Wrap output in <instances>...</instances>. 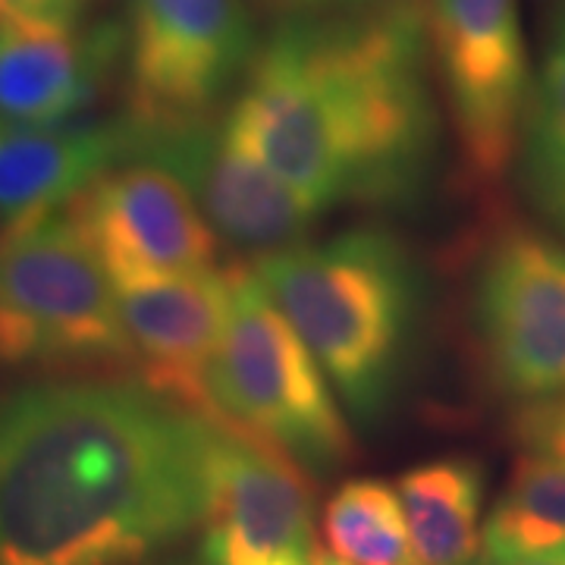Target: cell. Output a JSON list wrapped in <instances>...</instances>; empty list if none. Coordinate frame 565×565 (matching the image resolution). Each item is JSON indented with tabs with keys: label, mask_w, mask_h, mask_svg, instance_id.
<instances>
[{
	"label": "cell",
	"mask_w": 565,
	"mask_h": 565,
	"mask_svg": "<svg viewBox=\"0 0 565 565\" xmlns=\"http://www.w3.org/2000/svg\"><path fill=\"white\" fill-rule=\"evenodd\" d=\"M85 0H0V22H63L73 25Z\"/></svg>",
	"instance_id": "ffe728a7"
},
{
	"label": "cell",
	"mask_w": 565,
	"mask_h": 565,
	"mask_svg": "<svg viewBox=\"0 0 565 565\" xmlns=\"http://www.w3.org/2000/svg\"><path fill=\"white\" fill-rule=\"evenodd\" d=\"M415 565H478L484 556V471L452 456L408 468L396 481Z\"/></svg>",
	"instance_id": "9a60e30c"
},
{
	"label": "cell",
	"mask_w": 565,
	"mask_h": 565,
	"mask_svg": "<svg viewBox=\"0 0 565 565\" xmlns=\"http://www.w3.org/2000/svg\"><path fill=\"white\" fill-rule=\"evenodd\" d=\"M321 537L333 565H415L399 493L377 478H352L333 490Z\"/></svg>",
	"instance_id": "e0dca14e"
},
{
	"label": "cell",
	"mask_w": 565,
	"mask_h": 565,
	"mask_svg": "<svg viewBox=\"0 0 565 565\" xmlns=\"http://www.w3.org/2000/svg\"><path fill=\"white\" fill-rule=\"evenodd\" d=\"M132 367L154 396L226 427L214 403L211 371L233 302V267L117 286Z\"/></svg>",
	"instance_id": "7c38bea8"
},
{
	"label": "cell",
	"mask_w": 565,
	"mask_h": 565,
	"mask_svg": "<svg viewBox=\"0 0 565 565\" xmlns=\"http://www.w3.org/2000/svg\"><path fill=\"white\" fill-rule=\"evenodd\" d=\"M430 39L468 173L478 182L503 180L531 98L515 0H430Z\"/></svg>",
	"instance_id": "52a82bcc"
},
{
	"label": "cell",
	"mask_w": 565,
	"mask_h": 565,
	"mask_svg": "<svg viewBox=\"0 0 565 565\" xmlns=\"http://www.w3.org/2000/svg\"><path fill=\"white\" fill-rule=\"evenodd\" d=\"M223 422L327 475L352 456L327 374L255 270L233 267V302L211 371Z\"/></svg>",
	"instance_id": "277c9868"
},
{
	"label": "cell",
	"mask_w": 565,
	"mask_h": 565,
	"mask_svg": "<svg viewBox=\"0 0 565 565\" xmlns=\"http://www.w3.org/2000/svg\"><path fill=\"white\" fill-rule=\"evenodd\" d=\"M66 214L102 255L114 286L217 270V233L180 177L158 161L117 163Z\"/></svg>",
	"instance_id": "9c48e42d"
},
{
	"label": "cell",
	"mask_w": 565,
	"mask_h": 565,
	"mask_svg": "<svg viewBox=\"0 0 565 565\" xmlns=\"http://www.w3.org/2000/svg\"><path fill=\"white\" fill-rule=\"evenodd\" d=\"M515 430H519V440L531 452H546V456L565 459V396L525 408Z\"/></svg>",
	"instance_id": "d6986e66"
},
{
	"label": "cell",
	"mask_w": 565,
	"mask_h": 565,
	"mask_svg": "<svg viewBox=\"0 0 565 565\" xmlns=\"http://www.w3.org/2000/svg\"><path fill=\"white\" fill-rule=\"evenodd\" d=\"M202 556L214 565H315V505L302 468L243 430L211 427Z\"/></svg>",
	"instance_id": "ba28073f"
},
{
	"label": "cell",
	"mask_w": 565,
	"mask_h": 565,
	"mask_svg": "<svg viewBox=\"0 0 565 565\" xmlns=\"http://www.w3.org/2000/svg\"><path fill=\"white\" fill-rule=\"evenodd\" d=\"M136 158L173 170L217 239L255 258L302 245L321 217L318 204L245 151L223 122H202L177 132H139Z\"/></svg>",
	"instance_id": "30bf717a"
},
{
	"label": "cell",
	"mask_w": 565,
	"mask_h": 565,
	"mask_svg": "<svg viewBox=\"0 0 565 565\" xmlns=\"http://www.w3.org/2000/svg\"><path fill=\"white\" fill-rule=\"evenodd\" d=\"M114 41V32L82 39L63 22H0V120H73L95 98Z\"/></svg>",
	"instance_id": "5bb4252c"
},
{
	"label": "cell",
	"mask_w": 565,
	"mask_h": 565,
	"mask_svg": "<svg viewBox=\"0 0 565 565\" xmlns=\"http://www.w3.org/2000/svg\"><path fill=\"white\" fill-rule=\"evenodd\" d=\"M223 126L321 211L403 199L434 151L415 29H286L258 54Z\"/></svg>",
	"instance_id": "7a4b0ae2"
},
{
	"label": "cell",
	"mask_w": 565,
	"mask_h": 565,
	"mask_svg": "<svg viewBox=\"0 0 565 565\" xmlns=\"http://www.w3.org/2000/svg\"><path fill=\"white\" fill-rule=\"evenodd\" d=\"M565 553V459L525 452L484 522L481 565Z\"/></svg>",
	"instance_id": "2e32d148"
},
{
	"label": "cell",
	"mask_w": 565,
	"mask_h": 565,
	"mask_svg": "<svg viewBox=\"0 0 565 565\" xmlns=\"http://www.w3.org/2000/svg\"><path fill=\"white\" fill-rule=\"evenodd\" d=\"M163 565H214L207 556H202V553H195V556H182V559H170V563Z\"/></svg>",
	"instance_id": "7402d4cb"
},
{
	"label": "cell",
	"mask_w": 565,
	"mask_h": 565,
	"mask_svg": "<svg viewBox=\"0 0 565 565\" xmlns=\"http://www.w3.org/2000/svg\"><path fill=\"white\" fill-rule=\"evenodd\" d=\"M475 321L490 371L509 393L565 390V248L509 233L475 282Z\"/></svg>",
	"instance_id": "8fae6325"
},
{
	"label": "cell",
	"mask_w": 565,
	"mask_h": 565,
	"mask_svg": "<svg viewBox=\"0 0 565 565\" xmlns=\"http://www.w3.org/2000/svg\"><path fill=\"white\" fill-rule=\"evenodd\" d=\"M255 274L343 403L377 418L399 377L415 282L399 243L355 230L255 262Z\"/></svg>",
	"instance_id": "3957f363"
},
{
	"label": "cell",
	"mask_w": 565,
	"mask_h": 565,
	"mask_svg": "<svg viewBox=\"0 0 565 565\" xmlns=\"http://www.w3.org/2000/svg\"><path fill=\"white\" fill-rule=\"evenodd\" d=\"M512 565H565V553H550V556H537V559H525V563Z\"/></svg>",
	"instance_id": "44dd1931"
},
{
	"label": "cell",
	"mask_w": 565,
	"mask_h": 565,
	"mask_svg": "<svg viewBox=\"0 0 565 565\" xmlns=\"http://www.w3.org/2000/svg\"><path fill=\"white\" fill-rule=\"evenodd\" d=\"M252 47L243 0H129V122L139 132L211 122Z\"/></svg>",
	"instance_id": "8992f818"
},
{
	"label": "cell",
	"mask_w": 565,
	"mask_h": 565,
	"mask_svg": "<svg viewBox=\"0 0 565 565\" xmlns=\"http://www.w3.org/2000/svg\"><path fill=\"white\" fill-rule=\"evenodd\" d=\"M519 161L527 195L565 230V22L527 98Z\"/></svg>",
	"instance_id": "ac0fdd59"
},
{
	"label": "cell",
	"mask_w": 565,
	"mask_h": 565,
	"mask_svg": "<svg viewBox=\"0 0 565 565\" xmlns=\"http://www.w3.org/2000/svg\"><path fill=\"white\" fill-rule=\"evenodd\" d=\"M214 424L145 384L0 399V565H145L202 522Z\"/></svg>",
	"instance_id": "6da1fadb"
},
{
	"label": "cell",
	"mask_w": 565,
	"mask_h": 565,
	"mask_svg": "<svg viewBox=\"0 0 565 565\" xmlns=\"http://www.w3.org/2000/svg\"><path fill=\"white\" fill-rule=\"evenodd\" d=\"M132 364L120 296L66 211L0 239V364Z\"/></svg>",
	"instance_id": "5b68a950"
},
{
	"label": "cell",
	"mask_w": 565,
	"mask_h": 565,
	"mask_svg": "<svg viewBox=\"0 0 565 565\" xmlns=\"http://www.w3.org/2000/svg\"><path fill=\"white\" fill-rule=\"evenodd\" d=\"M315 565H333L327 556H323V550H318V559H315Z\"/></svg>",
	"instance_id": "603a6c76"
},
{
	"label": "cell",
	"mask_w": 565,
	"mask_h": 565,
	"mask_svg": "<svg viewBox=\"0 0 565 565\" xmlns=\"http://www.w3.org/2000/svg\"><path fill=\"white\" fill-rule=\"evenodd\" d=\"M132 122H29L0 120V233L35 226L66 211L95 180L136 158Z\"/></svg>",
	"instance_id": "4fadbf2b"
},
{
	"label": "cell",
	"mask_w": 565,
	"mask_h": 565,
	"mask_svg": "<svg viewBox=\"0 0 565 565\" xmlns=\"http://www.w3.org/2000/svg\"><path fill=\"white\" fill-rule=\"evenodd\" d=\"M0 239H3V233H0Z\"/></svg>",
	"instance_id": "cb8c5ba5"
}]
</instances>
